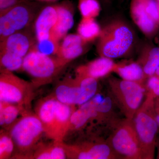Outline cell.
I'll use <instances>...</instances> for the list:
<instances>
[{
	"label": "cell",
	"instance_id": "cell-8",
	"mask_svg": "<svg viewBox=\"0 0 159 159\" xmlns=\"http://www.w3.org/2000/svg\"><path fill=\"white\" fill-rule=\"evenodd\" d=\"M34 86L32 83L20 78L11 71L1 70L0 101L16 104L25 110L33 98Z\"/></svg>",
	"mask_w": 159,
	"mask_h": 159
},
{
	"label": "cell",
	"instance_id": "cell-33",
	"mask_svg": "<svg viewBox=\"0 0 159 159\" xmlns=\"http://www.w3.org/2000/svg\"><path fill=\"white\" fill-rule=\"evenodd\" d=\"M156 148L157 149V159H159V136L157 138L156 142Z\"/></svg>",
	"mask_w": 159,
	"mask_h": 159
},
{
	"label": "cell",
	"instance_id": "cell-18",
	"mask_svg": "<svg viewBox=\"0 0 159 159\" xmlns=\"http://www.w3.org/2000/svg\"><path fill=\"white\" fill-rule=\"evenodd\" d=\"M102 98L99 94L74 111L71 118L70 129L80 130L93 119L97 106Z\"/></svg>",
	"mask_w": 159,
	"mask_h": 159
},
{
	"label": "cell",
	"instance_id": "cell-19",
	"mask_svg": "<svg viewBox=\"0 0 159 159\" xmlns=\"http://www.w3.org/2000/svg\"><path fill=\"white\" fill-rule=\"evenodd\" d=\"M75 105H69L56 99L55 103L56 134L54 142H63L66 134L70 129L71 118L76 110Z\"/></svg>",
	"mask_w": 159,
	"mask_h": 159
},
{
	"label": "cell",
	"instance_id": "cell-24",
	"mask_svg": "<svg viewBox=\"0 0 159 159\" xmlns=\"http://www.w3.org/2000/svg\"><path fill=\"white\" fill-rule=\"evenodd\" d=\"M27 111L19 106L10 102L0 101V124L5 128H10L17 120L20 113Z\"/></svg>",
	"mask_w": 159,
	"mask_h": 159
},
{
	"label": "cell",
	"instance_id": "cell-4",
	"mask_svg": "<svg viewBox=\"0 0 159 159\" xmlns=\"http://www.w3.org/2000/svg\"><path fill=\"white\" fill-rule=\"evenodd\" d=\"M43 7L41 2L23 0L0 12V41L16 32L30 28Z\"/></svg>",
	"mask_w": 159,
	"mask_h": 159
},
{
	"label": "cell",
	"instance_id": "cell-23",
	"mask_svg": "<svg viewBox=\"0 0 159 159\" xmlns=\"http://www.w3.org/2000/svg\"><path fill=\"white\" fill-rule=\"evenodd\" d=\"M102 28L95 18H82L77 28V34L84 41L89 43L98 39Z\"/></svg>",
	"mask_w": 159,
	"mask_h": 159
},
{
	"label": "cell",
	"instance_id": "cell-7",
	"mask_svg": "<svg viewBox=\"0 0 159 159\" xmlns=\"http://www.w3.org/2000/svg\"><path fill=\"white\" fill-rule=\"evenodd\" d=\"M10 128V135L22 152L34 148L44 131L42 123L36 114L26 111Z\"/></svg>",
	"mask_w": 159,
	"mask_h": 159
},
{
	"label": "cell",
	"instance_id": "cell-28",
	"mask_svg": "<svg viewBox=\"0 0 159 159\" xmlns=\"http://www.w3.org/2000/svg\"><path fill=\"white\" fill-rule=\"evenodd\" d=\"M14 141L10 134L1 131L0 134V159H8L14 149Z\"/></svg>",
	"mask_w": 159,
	"mask_h": 159
},
{
	"label": "cell",
	"instance_id": "cell-31",
	"mask_svg": "<svg viewBox=\"0 0 159 159\" xmlns=\"http://www.w3.org/2000/svg\"><path fill=\"white\" fill-rule=\"evenodd\" d=\"M23 0H0V12L6 11Z\"/></svg>",
	"mask_w": 159,
	"mask_h": 159
},
{
	"label": "cell",
	"instance_id": "cell-34",
	"mask_svg": "<svg viewBox=\"0 0 159 159\" xmlns=\"http://www.w3.org/2000/svg\"><path fill=\"white\" fill-rule=\"evenodd\" d=\"M31 1H36V2H52L54 1H57V0H31Z\"/></svg>",
	"mask_w": 159,
	"mask_h": 159
},
{
	"label": "cell",
	"instance_id": "cell-36",
	"mask_svg": "<svg viewBox=\"0 0 159 159\" xmlns=\"http://www.w3.org/2000/svg\"><path fill=\"white\" fill-rule=\"evenodd\" d=\"M154 75H157V76H159V67L158 68V69H157L156 72L155 74Z\"/></svg>",
	"mask_w": 159,
	"mask_h": 159
},
{
	"label": "cell",
	"instance_id": "cell-9",
	"mask_svg": "<svg viewBox=\"0 0 159 159\" xmlns=\"http://www.w3.org/2000/svg\"><path fill=\"white\" fill-rule=\"evenodd\" d=\"M67 157L75 159H119L106 139L98 137L67 145L63 142Z\"/></svg>",
	"mask_w": 159,
	"mask_h": 159
},
{
	"label": "cell",
	"instance_id": "cell-35",
	"mask_svg": "<svg viewBox=\"0 0 159 159\" xmlns=\"http://www.w3.org/2000/svg\"><path fill=\"white\" fill-rule=\"evenodd\" d=\"M101 1L105 4H109L111 3V0H101Z\"/></svg>",
	"mask_w": 159,
	"mask_h": 159
},
{
	"label": "cell",
	"instance_id": "cell-2",
	"mask_svg": "<svg viewBox=\"0 0 159 159\" xmlns=\"http://www.w3.org/2000/svg\"><path fill=\"white\" fill-rule=\"evenodd\" d=\"M154 102L153 97L145 96L144 102L132 119L144 159L155 158L159 126L156 117Z\"/></svg>",
	"mask_w": 159,
	"mask_h": 159
},
{
	"label": "cell",
	"instance_id": "cell-3",
	"mask_svg": "<svg viewBox=\"0 0 159 159\" xmlns=\"http://www.w3.org/2000/svg\"><path fill=\"white\" fill-rule=\"evenodd\" d=\"M108 129L106 139L119 159H144L132 119L119 118Z\"/></svg>",
	"mask_w": 159,
	"mask_h": 159
},
{
	"label": "cell",
	"instance_id": "cell-12",
	"mask_svg": "<svg viewBox=\"0 0 159 159\" xmlns=\"http://www.w3.org/2000/svg\"><path fill=\"white\" fill-rule=\"evenodd\" d=\"M54 97L60 102L69 105H81L88 102L84 92L76 79H66L57 86Z\"/></svg>",
	"mask_w": 159,
	"mask_h": 159
},
{
	"label": "cell",
	"instance_id": "cell-6",
	"mask_svg": "<svg viewBox=\"0 0 159 159\" xmlns=\"http://www.w3.org/2000/svg\"><path fill=\"white\" fill-rule=\"evenodd\" d=\"M67 64L58 57L45 55L34 48L24 57L22 70L33 78L34 86L48 83Z\"/></svg>",
	"mask_w": 159,
	"mask_h": 159
},
{
	"label": "cell",
	"instance_id": "cell-30",
	"mask_svg": "<svg viewBox=\"0 0 159 159\" xmlns=\"http://www.w3.org/2000/svg\"><path fill=\"white\" fill-rule=\"evenodd\" d=\"M145 96L157 98L159 97V76L154 75L146 80L145 84Z\"/></svg>",
	"mask_w": 159,
	"mask_h": 159
},
{
	"label": "cell",
	"instance_id": "cell-38",
	"mask_svg": "<svg viewBox=\"0 0 159 159\" xmlns=\"http://www.w3.org/2000/svg\"><path fill=\"white\" fill-rule=\"evenodd\" d=\"M157 2H159V0H157Z\"/></svg>",
	"mask_w": 159,
	"mask_h": 159
},
{
	"label": "cell",
	"instance_id": "cell-21",
	"mask_svg": "<svg viewBox=\"0 0 159 159\" xmlns=\"http://www.w3.org/2000/svg\"><path fill=\"white\" fill-rule=\"evenodd\" d=\"M113 73L121 79L145 85L146 79L142 66L137 61H124L116 63Z\"/></svg>",
	"mask_w": 159,
	"mask_h": 159
},
{
	"label": "cell",
	"instance_id": "cell-17",
	"mask_svg": "<svg viewBox=\"0 0 159 159\" xmlns=\"http://www.w3.org/2000/svg\"><path fill=\"white\" fill-rule=\"evenodd\" d=\"M116 65L112 59L99 57L85 64L79 66L76 70V76L90 77L98 80L108 76L114 72Z\"/></svg>",
	"mask_w": 159,
	"mask_h": 159
},
{
	"label": "cell",
	"instance_id": "cell-11",
	"mask_svg": "<svg viewBox=\"0 0 159 159\" xmlns=\"http://www.w3.org/2000/svg\"><path fill=\"white\" fill-rule=\"evenodd\" d=\"M129 12L134 23L146 37L151 39L156 34L159 24L147 13L143 0H131Z\"/></svg>",
	"mask_w": 159,
	"mask_h": 159
},
{
	"label": "cell",
	"instance_id": "cell-20",
	"mask_svg": "<svg viewBox=\"0 0 159 159\" xmlns=\"http://www.w3.org/2000/svg\"><path fill=\"white\" fill-rule=\"evenodd\" d=\"M137 62L142 66L146 79L153 76L159 66V48L145 45L140 52Z\"/></svg>",
	"mask_w": 159,
	"mask_h": 159
},
{
	"label": "cell",
	"instance_id": "cell-15",
	"mask_svg": "<svg viewBox=\"0 0 159 159\" xmlns=\"http://www.w3.org/2000/svg\"><path fill=\"white\" fill-rule=\"evenodd\" d=\"M56 101L54 96L47 97L40 101L35 108V114L42 123L44 133L54 141L56 134Z\"/></svg>",
	"mask_w": 159,
	"mask_h": 159
},
{
	"label": "cell",
	"instance_id": "cell-10",
	"mask_svg": "<svg viewBox=\"0 0 159 159\" xmlns=\"http://www.w3.org/2000/svg\"><path fill=\"white\" fill-rule=\"evenodd\" d=\"M30 28L16 32L0 41V51H6L25 57L36 42Z\"/></svg>",
	"mask_w": 159,
	"mask_h": 159
},
{
	"label": "cell",
	"instance_id": "cell-14",
	"mask_svg": "<svg viewBox=\"0 0 159 159\" xmlns=\"http://www.w3.org/2000/svg\"><path fill=\"white\" fill-rule=\"evenodd\" d=\"M88 43L77 34H67L59 43L56 56L68 64L86 52Z\"/></svg>",
	"mask_w": 159,
	"mask_h": 159
},
{
	"label": "cell",
	"instance_id": "cell-5",
	"mask_svg": "<svg viewBox=\"0 0 159 159\" xmlns=\"http://www.w3.org/2000/svg\"><path fill=\"white\" fill-rule=\"evenodd\" d=\"M108 84L116 105L125 118L133 119L145 96V85L115 77H110Z\"/></svg>",
	"mask_w": 159,
	"mask_h": 159
},
{
	"label": "cell",
	"instance_id": "cell-32",
	"mask_svg": "<svg viewBox=\"0 0 159 159\" xmlns=\"http://www.w3.org/2000/svg\"><path fill=\"white\" fill-rule=\"evenodd\" d=\"M154 106L156 117L159 126V97L155 98Z\"/></svg>",
	"mask_w": 159,
	"mask_h": 159
},
{
	"label": "cell",
	"instance_id": "cell-29",
	"mask_svg": "<svg viewBox=\"0 0 159 159\" xmlns=\"http://www.w3.org/2000/svg\"><path fill=\"white\" fill-rule=\"evenodd\" d=\"M59 45L58 42L50 37L47 39L36 41L34 48L43 54L52 56L56 55Z\"/></svg>",
	"mask_w": 159,
	"mask_h": 159
},
{
	"label": "cell",
	"instance_id": "cell-22",
	"mask_svg": "<svg viewBox=\"0 0 159 159\" xmlns=\"http://www.w3.org/2000/svg\"><path fill=\"white\" fill-rule=\"evenodd\" d=\"M116 105L110 94L108 97L102 99L97 106L96 113L92 122L95 120L97 124L107 125L109 128L112 123L119 119L115 111Z\"/></svg>",
	"mask_w": 159,
	"mask_h": 159
},
{
	"label": "cell",
	"instance_id": "cell-27",
	"mask_svg": "<svg viewBox=\"0 0 159 159\" xmlns=\"http://www.w3.org/2000/svg\"><path fill=\"white\" fill-rule=\"evenodd\" d=\"M78 6L82 18H95L101 11V6L98 0H79Z\"/></svg>",
	"mask_w": 159,
	"mask_h": 159
},
{
	"label": "cell",
	"instance_id": "cell-26",
	"mask_svg": "<svg viewBox=\"0 0 159 159\" xmlns=\"http://www.w3.org/2000/svg\"><path fill=\"white\" fill-rule=\"evenodd\" d=\"M24 58L7 51H0L1 70L11 72L22 70Z\"/></svg>",
	"mask_w": 159,
	"mask_h": 159
},
{
	"label": "cell",
	"instance_id": "cell-25",
	"mask_svg": "<svg viewBox=\"0 0 159 159\" xmlns=\"http://www.w3.org/2000/svg\"><path fill=\"white\" fill-rule=\"evenodd\" d=\"M62 142H54L53 145L40 146L36 149L32 157L36 159H64L66 158Z\"/></svg>",
	"mask_w": 159,
	"mask_h": 159
},
{
	"label": "cell",
	"instance_id": "cell-1",
	"mask_svg": "<svg viewBox=\"0 0 159 159\" xmlns=\"http://www.w3.org/2000/svg\"><path fill=\"white\" fill-rule=\"evenodd\" d=\"M135 34L132 29L122 20L112 21L102 29L98 38L97 51L99 57L121 58L133 49Z\"/></svg>",
	"mask_w": 159,
	"mask_h": 159
},
{
	"label": "cell",
	"instance_id": "cell-37",
	"mask_svg": "<svg viewBox=\"0 0 159 159\" xmlns=\"http://www.w3.org/2000/svg\"><path fill=\"white\" fill-rule=\"evenodd\" d=\"M158 3L159 9V2H158Z\"/></svg>",
	"mask_w": 159,
	"mask_h": 159
},
{
	"label": "cell",
	"instance_id": "cell-16",
	"mask_svg": "<svg viewBox=\"0 0 159 159\" xmlns=\"http://www.w3.org/2000/svg\"><path fill=\"white\" fill-rule=\"evenodd\" d=\"M57 17L56 4L43 7L35 19L33 26L36 41L51 37Z\"/></svg>",
	"mask_w": 159,
	"mask_h": 159
},
{
	"label": "cell",
	"instance_id": "cell-13",
	"mask_svg": "<svg viewBox=\"0 0 159 159\" xmlns=\"http://www.w3.org/2000/svg\"><path fill=\"white\" fill-rule=\"evenodd\" d=\"M56 8L57 21L51 32V37L59 42L74 26V9L73 4L69 1L56 4Z\"/></svg>",
	"mask_w": 159,
	"mask_h": 159
}]
</instances>
